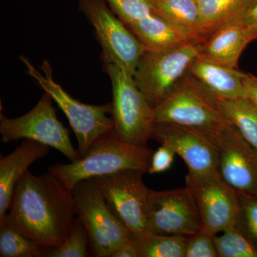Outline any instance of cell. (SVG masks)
<instances>
[{"mask_svg":"<svg viewBox=\"0 0 257 257\" xmlns=\"http://www.w3.org/2000/svg\"><path fill=\"white\" fill-rule=\"evenodd\" d=\"M77 215L72 191L50 172L34 175L28 170L18 181L6 224L45 248L64 242Z\"/></svg>","mask_w":257,"mask_h":257,"instance_id":"cell-1","label":"cell"},{"mask_svg":"<svg viewBox=\"0 0 257 257\" xmlns=\"http://www.w3.org/2000/svg\"><path fill=\"white\" fill-rule=\"evenodd\" d=\"M153 150L120 140L114 130L93 144L85 156L70 164H55L48 172L72 191L78 182L124 170L148 173Z\"/></svg>","mask_w":257,"mask_h":257,"instance_id":"cell-2","label":"cell"},{"mask_svg":"<svg viewBox=\"0 0 257 257\" xmlns=\"http://www.w3.org/2000/svg\"><path fill=\"white\" fill-rule=\"evenodd\" d=\"M19 59L23 64L26 74L52 98L67 116L78 142L81 157L87 155L98 139L114 130V121L109 116L112 111L111 102L104 105L80 102L54 79L50 61H42L40 69H37L25 56H20Z\"/></svg>","mask_w":257,"mask_h":257,"instance_id":"cell-3","label":"cell"},{"mask_svg":"<svg viewBox=\"0 0 257 257\" xmlns=\"http://www.w3.org/2000/svg\"><path fill=\"white\" fill-rule=\"evenodd\" d=\"M104 69L112 87L115 134L124 143L147 146L155 124V107L140 90L133 75L114 64H104Z\"/></svg>","mask_w":257,"mask_h":257,"instance_id":"cell-4","label":"cell"},{"mask_svg":"<svg viewBox=\"0 0 257 257\" xmlns=\"http://www.w3.org/2000/svg\"><path fill=\"white\" fill-rule=\"evenodd\" d=\"M154 121L195 130H214L231 124L219 112L216 98L189 72L155 106Z\"/></svg>","mask_w":257,"mask_h":257,"instance_id":"cell-5","label":"cell"},{"mask_svg":"<svg viewBox=\"0 0 257 257\" xmlns=\"http://www.w3.org/2000/svg\"><path fill=\"white\" fill-rule=\"evenodd\" d=\"M72 192L77 215L87 229L93 256L111 257L132 237L131 233L111 210L92 179L78 182Z\"/></svg>","mask_w":257,"mask_h":257,"instance_id":"cell-6","label":"cell"},{"mask_svg":"<svg viewBox=\"0 0 257 257\" xmlns=\"http://www.w3.org/2000/svg\"><path fill=\"white\" fill-rule=\"evenodd\" d=\"M204 42H190L166 52L145 51L134 79L140 90L153 107L172 92L188 72L189 66L200 54Z\"/></svg>","mask_w":257,"mask_h":257,"instance_id":"cell-7","label":"cell"},{"mask_svg":"<svg viewBox=\"0 0 257 257\" xmlns=\"http://www.w3.org/2000/svg\"><path fill=\"white\" fill-rule=\"evenodd\" d=\"M79 10L94 28L104 64H114L134 76L145 48L104 0H77Z\"/></svg>","mask_w":257,"mask_h":257,"instance_id":"cell-8","label":"cell"},{"mask_svg":"<svg viewBox=\"0 0 257 257\" xmlns=\"http://www.w3.org/2000/svg\"><path fill=\"white\" fill-rule=\"evenodd\" d=\"M53 99L44 92L35 107L23 116L10 119L0 113V134L3 143L30 140L58 150L71 162L81 158L72 146L68 130L57 119Z\"/></svg>","mask_w":257,"mask_h":257,"instance_id":"cell-9","label":"cell"},{"mask_svg":"<svg viewBox=\"0 0 257 257\" xmlns=\"http://www.w3.org/2000/svg\"><path fill=\"white\" fill-rule=\"evenodd\" d=\"M196 130L215 147L221 178L238 192L257 194V150L239 130L231 124Z\"/></svg>","mask_w":257,"mask_h":257,"instance_id":"cell-10","label":"cell"},{"mask_svg":"<svg viewBox=\"0 0 257 257\" xmlns=\"http://www.w3.org/2000/svg\"><path fill=\"white\" fill-rule=\"evenodd\" d=\"M145 173L124 170L92 178L113 213L132 236L147 232L146 209L149 191L143 182Z\"/></svg>","mask_w":257,"mask_h":257,"instance_id":"cell-11","label":"cell"},{"mask_svg":"<svg viewBox=\"0 0 257 257\" xmlns=\"http://www.w3.org/2000/svg\"><path fill=\"white\" fill-rule=\"evenodd\" d=\"M147 229L157 234L191 236L203 229L200 214L190 191L150 189L146 209Z\"/></svg>","mask_w":257,"mask_h":257,"instance_id":"cell-12","label":"cell"},{"mask_svg":"<svg viewBox=\"0 0 257 257\" xmlns=\"http://www.w3.org/2000/svg\"><path fill=\"white\" fill-rule=\"evenodd\" d=\"M186 187L197 204L203 229L216 234L234 226L239 192L221 178L218 171L203 175L188 173Z\"/></svg>","mask_w":257,"mask_h":257,"instance_id":"cell-13","label":"cell"},{"mask_svg":"<svg viewBox=\"0 0 257 257\" xmlns=\"http://www.w3.org/2000/svg\"><path fill=\"white\" fill-rule=\"evenodd\" d=\"M151 139L170 147L181 157L189 173L203 175L218 171L215 147L197 130L181 125L155 123Z\"/></svg>","mask_w":257,"mask_h":257,"instance_id":"cell-14","label":"cell"},{"mask_svg":"<svg viewBox=\"0 0 257 257\" xmlns=\"http://www.w3.org/2000/svg\"><path fill=\"white\" fill-rule=\"evenodd\" d=\"M50 151V147L24 140L14 151L0 159V221L10 209L18 181L32 163L46 157Z\"/></svg>","mask_w":257,"mask_h":257,"instance_id":"cell-15","label":"cell"},{"mask_svg":"<svg viewBox=\"0 0 257 257\" xmlns=\"http://www.w3.org/2000/svg\"><path fill=\"white\" fill-rule=\"evenodd\" d=\"M251 42L249 30L242 17L218 28L204 42L198 57L236 68L240 56Z\"/></svg>","mask_w":257,"mask_h":257,"instance_id":"cell-16","label":"cell"},{"mask_svg":"<svg viewBox=\"0 0 257 257\" xmlns=\"http://www.w3.org/2000/svg\"><path fill=\"white\" fill-rule=\"evenodd\" d=\"M189 73L216 99L231 100L245 97L243 79L246 73L197 57L189 66Z\"/></svg>","mask_w":257,"mask_h":257,"instance_id":"cell-17","label":"cell"},{"mask_svg":"<svg viewBox=\"0 0 257 257\" xmlns=\"http://www.w3.org/2000/svg\"><path fill=\"white\" fill-rule=\"evenodd\" d=\"M127 28L150 52L173 50L195 42L183 30L157 14L140 19Z\"/></svg>","mask_w":257,"mask_h":257,"instance_id":"cell-18","label":"cell"},{"mask_svg":"<svg viewBox=\"0 0 257 257\" xmlns=\"http://www.w3.org/2000/svg\"><path fill=\"white\" fill-rule=\"evenodd\" d=\"M155 14L175 24L194 41H207L197 0H155Z\"/></svg>","mask_w":257,"mask_h":257,"instance_id":"cell-19","label":"cell"},{"mask_svg":"<svg viewBox=\"0 0 257 257\" xmlns=\"http://www.w3.org/2000/svg\"><path fill=\"white\" fill-rule=\"evenodd\" d=\"M197 2L203 29L209 38L224 24L244 16L257 0H197Z\"/></svg>","mask_w":257,"mask_h":257,"instance_id":"cell-20","label":"cell"},{"mask_svg":"<svg viewBox=\"0 0 257 257\" xmlns=\"http://www.w3.org/2000/svg\"><path fill=\"white\" fill-rule=\"evenodd\" d=\"M219 112L257 150V108L246 97L231 100L216 99Z\"/></svg>","mask_w":257,"mask_h":257,"instance_id":"cell-21","label":"cell"},{"mask_svg":"<svg viewBox=\"0 0 257 257\" xmlns=\"http://www.w3.org/2000/svg\"><path fill=\"white\" fill-rule=\"evenodd\" d=\"M140 257H184L187 236L147 232L132 236Z\"/></svg>","mask_w":257,"mask_h":257,"instance_id":"cell-22","label":"cell"},{"mask_svg":"<svg viewBox=\"0 0 257 257\" xmlns=\"http://www.w3.org/2000/svg\"><path fill=\"white\" fill-rule=\"evenodd\" d=\"M43 248L9 225L0 224V256L42 257Z\"/></svg>","mask_w":257,"mask_h":257,"instance_id":"cell-23","label":"cell"},{"mask_svg":"<svg viewBox=\"0 0 257 257\" xmlns=\"http://www.w3.org/2000/svg\"><path fill=\"white\" fill-rule=\"evenodd\" d=\"M89 235L85 225L77 216L74 218L72 227L64 242L55 248H43L44 256L86 257L88 253Z\"/></svg>","mask_w":257,"mask_h":257,"instance_id":"cell-24","label":"cell"},{"mask_svg":"<svg viewBox=\"0 0 257 257\" xmlns=\"http://www.w3.org/2000/svg\"><path fill=\"white\" fill-rule=\"evenodd\" d=\"M219 257H257V249L236 226L214 236Z\"/></svg>","mask_w":257,"mask_h":257,"instance_id":"cell-25","label":"cell"},{"mask_svg":"<svg viewBox=\"0 0 257 257\" xmlns=\"http://www.w3.org/2000/svg\"><path fill=\"white\" fill-rule=\"evenodd\" d=\"M126 27L156 13L155 0H104Z\"/></svg>","mask_w":257,"mask_h":257,"instance_id":"cell-26","label":"cell"},{"mask_svg":"<svg viewBox=\"0 0 257 257\" xmlns=\"http://www.w3.org/2000/svg\"><path fill=\"white\" fill-rule=\"evenodd\" d=\"M235 226L257 249V194L239 192V209Z\"/></svg>","mask_w":257,"mask_h":257,"instance_id":"cell-27","label":"cell"},{"mask_svg":"<svg viewBox=\"0 0 257 257\" xmlns=\"http://www.w3.org/2000/svg\"><path fill=\"white\" fill-rule=\"evenodd\" d=\"M215 235L202 229L187 236L184 257H219L214 241Z\"/></svg>","mask_w":257,"mask_h":257,"instance_id":"cell-28","label":"cell"},{"mask_svg":"<svg viewBox=\"0 0 257 257\" xmlns=\"http://www.w3.org/2000/svg\"><path fill=\"white\" fill-rule=\"evenodd\" d=\"M175 152L170 147L161 145L156 152H153L148 173L155 175L170 170L175 160Z\"/></svg>","mask_w":257,"mask_h":257,"instance_id":"cell-29","label":"cell"},{"mask_svg":"<svg viewBox=\"0 0 257 257\" xmlns=\"http://www.w3.org/2000/svg\"><path fill=\"white\" fill-rule=\"evenodd\" d=\"M243 83L245 97L251 101L257 108V76L246 73Z\"/></svg>","mask_w":257,"mask_h":257,"instance_id":"cell-30","label":"cell"},{"mask_svg":"<svg viewBox=\"0 0 257 257\" xmlns=\"http://www.w3.org/2000/svg\"><path fill=\"white\" fill-rule=\"evenodd\" d=\"M111 257H140L136 243L133 237L121 245Z\"/></svg>","mask_w":257,"mask_h":257,"instance_id":"cell-31","label":"cell"},{"mask_svg":"<svg viewBox=\"0 0 257 257\" xmlns=\"http://www.w3.org/2000/svg\"><path fill=\"white\" fill-rule=\"evenodd\" d=\"M253 41H257V2L243 17Z\"/></svg>","mask_w":257,"mask_h":257,"instance_id":"cell-32","label":"cell"}]
</instances>
